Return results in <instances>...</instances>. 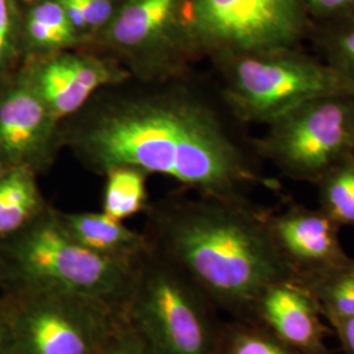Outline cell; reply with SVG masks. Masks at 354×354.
<instances>
[{"label": "cell", "mask_w": 354, "mask_h": 354, "mask_svg": "<svg viewBox=\"0 0 354 354\" xmlns=\"http://www.w3.org/2000/svg\"><path fill=\"white\" fill-rule=\"evenodd\" d=\"M236 122L189 73L159 82L130 77L61 121L59 145L96 175L129 165L196 194L247 197L266 180Z\"/></svg>", "instance_id": "1"}, {"label": "cell", "mask_w": 354, "mask_h": 354, "mask_svg": "<svg viewBox=\"0 0 354 354\" xmlns=\"http://www.w3.org/2000/svg\"><path fill=\"white\" fill-rule=\"evenodd\" d=\"M266 213L248 197L175 193L149 203L143 234L150 252L188 279L221 315L251 319L269 285L294 279L270 236Z\"/></svg>", "instance_id": "2"}, {"label": "cell", "mask_w": 354, "mask_h": 354, "mask_svg": "<svg viewBox=\"0 0 354 354\" xmlns=\"http://www.w3.org/2000/svg\"><path fill=\"white\" fill-rule=\"evenodd\" d=\"M3 283L73 292L121 311L134 266L106 259L82 245L49 206L30 225L0 243Z\"/></svg>", "instance_id": "3"}, {"label": "cell", "mask_w": 354, "mask_h": 354, "mask_svg": "<svg viewBox=\"0 0 354 354\" xmlns=\"http://www.w3.org/2000/svg\"><path fill=\"white\" fill-rule=\"evenodd\" d=\"M121 315L152 354H216L223 319L188 279L153 253L136 263Z\"/></svg>", "instance_id": "4"}, {"label": "cell", "mask_w": 354, "mask_h": 354, "mask_svg": "<svg viewBox=\"0 0 354 354\" xmlns=\"http://www.w3.org/2000/svg\"><path fill=\"white\" fill-rule=\"evenodd\" d=\"M212 64L219 76V96L241 124L266 127L302 102L352 92L328 64L304 46L219 57Z\"/></svg>", "instance_id": "5"}, {"label": "cell", "mask_w": 354, "mask_h": 354, "mask_svg": "<svg viewBox=\"0 0 354 354\" xmlns=\"http://www.w3.org/2000/svg\"><path fill=\"white\" fill-rule=\"evenodd\" d=\"M80 49L113 59L142 82L185 75L201 58L189 0H122L111 23Z\"/></svg>", "instance_id": "6"}, {"label": "cell", "mask_w": 354, "mask_h": 354, "mask_svg": "<svg viewBox=\"0 0 354 354\" xmlns=\"http://www.w3.org/2000/svg\"><path fill=\"white\" fill-rule=\"evenodd\" d=\"M252 145L279 176L315 184L333 165L354 156V93L299 104L266 125Z\"/></svg>", "instance_id": "7"}, {"label": "cell", "mask_w": 354, "mask_h": 354, "mask_svg": "<svg viewBox=\"0 0 354 354\" xmlns=\"http://www.w3.org/2000/svg\"><path fill=\"white\" fill-rule=\"evenodd\" d=\"M12 354H97L118 311L73 292L11 285L0 289Z\"/></svg>", "instance_id": "8"}, {"label": "cell", "mask_w": 354, "mask_h": 354, "mask_svg": "<svg viewBox=\"0 0 354 354\" xmlns=\"http://www.w3.org/2000/svg\"><path fill=\"white\" fill-rule=\"evenodd\" d=\"M201 58L304 46L313 24L302 0H189Z\"/></svg>", "instance_id": "9"}, {"label": "cell", "mask_w": 354, "mask_h": 354, "mask_svg": "<svg viewBox=\"0 0 354 354\" xmlns=\"http://www.w3.org/2000/svg\"><path fill=\"white\" fill-rule=\"evenodd\" d=\"M59 151V121L23 67L0 87V165L29 167L39 175Z\"/></svg>", "instance_id": "10"}, {"label": "cell", "mask_w": 354, "mask_h": 354, "mask_svg": "<svg viewBox=\"0 0 354 354\" xmlns=\"http://www.w3.org/2000/svg\"><path fill=\"white\" fill-rule=\"evenodd\" d=\"M24 68L59 122L79 112L97 91L131 77L113 59L83 49L29 59Z\"/></svg>", "instance_id": "11"}, {"label": "cell", "mask_w": 354, "mask_h": 354, "mask_svg": "<svg viewBox=\"0 0 354 354\" xmlns=\"http://www.w3.org/2000/svg\"><path fill=\"white\" fill-rule=\"evenodd\" d=\"M266 223L276 248L298 281L311 279L349 263L340 241V228L319 207L290 203L266 213Z\"/></svg>", "instance_id": "12"}, {"label": "cell", "mask_w": 354, "mask_h": 354, "mask_svg": "<svg viewBox=\"0 0 354 354\" xmlns=\"http://www.w3.org/2000/svg\"><path fill=\"white\" fill-rule=\"evenodd\" d=\"M251 319L302 354H324L329 333L317 301L298 279L269 285L254 304Z\"/></svg>", "instance_id": "13"}, {"label": "cell", "mask_w": 354, "mask_h": 354, "mask_svg": "<svg viewBox=\"0 0 354 354\" xmlns=\"http://www.w3.org/2000/svg\"><path fill=\"white\" fill-rule=\"evenodd\" d=\"M64 227L82 245L106 259L136 264L150 251L143 231L127 227L104 212L66 213L59 210Z\"/></svg>", "instance_id": "14"}, {"label": "cell", "mask_w": 354, "mask_h": 354, "mask_svg": "<svg viewBox=\"0 0 354 354\" xmlns=\"http://www.w3.org/2000/svg\"><path fill=\"white\" fill-rule=\"evenodd\" d=\"M23 38L26 61L82 46L58 0H35L23 6Z\"/></svg>", "instance_id": "15"}, {"label": "cell", "mask_w": 354, "mask_h": 354, "mask_svg": "<svg viewBox=\"0 0 354 354\" xmlns=\"http://www.w3.org/2000/svg\"><path fill=\"white\" fill-rule=\"evenodd\" d=\"M29 167H8L0 172V243L37 219L50 205Z\"/></svg>", "instance_id": "16"}, {"label": "cell", "mask_w": 354, "mask_h": 354, "mask_svg": "<svg viewBox=\"0 0 354 354\" xmlns=\"http://www.w3.org/2000/svg\"><path fill=\"white\" fill-rule=\"evenodd\" d=\"M104 176L102 212L122 222L146 212L150 203L146 172L136 167L120 165L111 168Z\"/></svg>", "instance_id": "17"}, {"label": "cell", "mask_w": 354, "mask_h": 354, "mask_svg": "<svg viewBox=\"0 0 354 354\" xmlns=\"http://www.w3.org/2000/svg\"><path fill=\"white\" fill-rule=\"evenodd\" d=\"M308 39L317 49V57L354 92V17L313 26Z\"/></svg>", "instance_id": "18"}, {"label": "cell", "mask_w": 354, "mask_h": 354, "mask_svg": "<svg viewBox=\"0 0 354 354\" xmlns=\"http://www.w3.org/2000/svg\"><path fill=\"white\" fill-rule=\"evenodd\" d=\"M314 185L319 209L339 227H354V156L333 165Z\"/></svg>", "instance_id": "19"}, {"label": "cell", "mask_w": 354, "mask_h": 354, "mask_svg": "<svg viewBox=\"0 0 354 354\" xmlns=\"http://www.w3.org/2000/svg\"><path fill=\"white\" fill-rule=\"evenodd\" d=\"M301 282L317 301L322 317H354V259Z\"/></svg>", "instance_id": "20"}, {"label": "cell", "mask_w": 354, "mask_h": 354, "mask_svg": "<svg viewBox=\"0 0 354 354\" xmlns=\"http://www.w3.org/2000/svg\"><path fill=\"white\" fill-rule=\"evenodd\" d=\"M216 354H302L253 319H226Z\"/></svg>", "instance_id": "21"}, {"label": "cell", "mask_w": 354, "mask_h": 354, "mask_svg": "<svg viewBox=\"0 0 354 354\" xmlns=\"http://www.w3.org/2000/svg\"><path fill=\"white\" fill-rule=\"evenodd\" d=\"M26 62L23 6L19 0H0V87L17 75Z\"/></svg>", "instance_id": "22"}, {"label": "cell", "mask_w": 354, "mask_h": 354, "mask_svg": "<svg viewBox=\"0 0 354 354\" xmlns=\"http://www.w3.org/2000/svg\"><path fill=\"white\" fill-rule=\"evenodd\" d=\"M97 354H152V352L138 332L118 313Z\"/></svg>", "instance_id": "23"}, {"label": "cell", "mask_w": 354, "mask_h": 354, "mask_svg": "<svg viewBox=\"0 0 354 354\" xmlns=\"http://www.w3.org/2000/svg\"><path fill=\"white\" fill-rule=\"evenodd\" d=\"M313 26L353 19L354 0H302Z\"/></svg>", "instance_id": "24"}, {"label": "cell", "mask_w": 354, "mask_h": 354, "mask_svg": "<svg viewBox=\"0 0 354 354\" xmlns=\"http://www.w3.org/2000/svg\"><path fill=\"white\" fill-rule=\"evenodd\" d=\"M80 10L87 26L89 38L99 33L111 23L122 0H71ZM86 41V42H87ZM84 42V44H86Z\"/></svg>", "instance_id": "25"}, {"label": "cell", "mask_w": 354, "mask_h": 354, "mask_svg": "<svg viewBox=\"0 0 354 354\" xmlns=\"http://www.w3.org/2000/svg\"><path fill=\"white\" fill-rule=\"evenodd\" d=\"M323 319L337 336L344 354H354V317H324Z\"/></svg>", "instance_id": "26"}, {"label": "cell", "mask_w": 354, "mask_h": 354, "mask_svg": "<svg viewBox=\"0 0 354 354\" xmlns=\"http://www.w3.org/2000/svg\"><path fill=\"white\" fill-rule=\"evenodd\" d=\"M0 354H12V337L7 313L0 298Z\"/></svg>", "instance_id": "27"}, {"label": "cell", "mask_w": 354, "mask_h": 354, "mask_svg": "<svg viewBox=\"0 0 354 354\" xmlns=\"http://www.w3.org/2000/svg\"><path fill=\"white\" fill-rule=\"evenodd\" d=\"M3 283V257H1V252H0V286Z\"/></svg>", "instance_id": "28"}, {"label": "cell", "mask_w": 354, "mask_h": 354, "mask_svg": "<svg viewBox=\"0 0 354 354\" xmlns=\"http://www.w3.org/2000/svg\"><path fill=\"white\" fill-rule=\"evenodd\" d=\"M19 1H20V3H21V4L24 6V4H28V3H32V1H35V0H19Z\"/></svg>", "instance_id": "29"}, {"label": "cell", "mask_w": 354, "mask_h": 354, "mask_svg": "<svg viewBox=\"0 0 354 354\" xmlns=\"http://www.w3.org/2000/svg\"><path fill=\"white\" fill-rule=\"evenodd\" d=\"M4 168H6V167H4V165H0V172H1V171H3V169H4Z\"/></svg>", "instance_id": "30"}, {"label": "cell", "mask_w": 354, "mask_h": 354, "mask_svg": "<svg viewBox=\"0 0 354 354\" xmlns=\"http://www.w3.org/2000/svg\"><path fill=\"white\" fill-rule=\"evenodd\" d=\"M324 354H333V353H332V352H330V351H328V352H327V353H324Z\"/></svg>", "instance_id": "31"}]
</instances>
